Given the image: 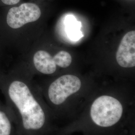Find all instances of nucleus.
I'll return each mask as SVG.
<instances>
[{
  "instance_id": "4",
  "label": "nucleus",
  "mask_w": 135,
  "mask_h": 135,
  "mask_svg": "<svg viewBox=\"0 0 135 135\" xmlns=\"http://www.w3.org/2000/svg\"><path fill=\"white\" fill-rule=\"evenodd\" d=\"M81 85L80 79L73 75H65L58 78L49 86V101L54 107L62 105L68 98L80 90Z\"/></svg>"
},
{
  "instance_id": "2",
  "label": "nucleus",
  "mask_w": 135,
  "mask_h": 135,
  "mask_svg": "<svg viewBox=\"0 0 135 135\" xmlns=\"http://www.w3.org/2000/svg\"><path fill=\"white\" fill-rule=\"evenodd\" d=\"M42 16L41 8L34 2L0 8V39L4 49L22 48L26 41V28L37 23Z\"/></svg>"
},
{
  "instance_id": "11",
  "label": "nucleus",
  "mask_w": 135,
  "mask_h": 135,
  "mask_svg": "<svg viewBox=\"0 0 135 135\" xmlns=\"http://www.w3.org/2000/svg\"><path fill=\"white\" fill-rule=\"evenodd\" d=\"M4 50V48L1 42V39H0V58L1 57L2 55V54H3V52Z\"/></svg>"
},
{
  "instance_id": "9",
  "label": "nucleus",
  "mask_w": 135,
  "mask_h": 135,
  "mask_svg": "<svg viewBox=\"0 0 135 135\" xmlns=\"http://www.w3.org/2000/svg\"><path fill=\"white\" fill-rule=\"evenodd\" d=\"M53 58L56 65L64 68L68 67L72 61L71 55L64 51H60L54 56Z\"/></svg>"
},
{
  "instance_id": "10",
  "label": "nucleus",
  "mask_w": 135,
  "mask_h": 135,
  "mask_svg": "<svg viewBox=\"0 0 135 135\" xmlns=\"http://www.w3.org/2000/svg\"><path fill=\"white\" fill-rule=\"evenodd\" d=\"M22 0H0V8L17 5Z\"/></svg>"
},
{
  "instance_id": "8",
  "label": "nucleus",
  "mask_w": 135,
  "mask_h": 135,
  "mask_svg": "<svg viewBox=\"0 0 135 135\" xmlns=\"http://www.w3.org/2000/svg\"><path fill=\"white\" fill-rule=\"evenodd\" d=\"M65 30L68 37L73 41H78L84 37L81 29L82 23L78 21L74 16L68 15L65 20Z\"/></svg>"
},
{
  "instance_id": "5",
  "label": "nucleus",
  "mask_w": 135,
  "mask_h": 135,
  "mask_svg": "<svg viewBox=\"0 0 135 135\" xmlns=\"http://www.w3.org/2000/svg\"><path fill=\"white\" fill-rule=\"evenodd\" d=\"M116 60L122 67H135V31L127 33L123 38L116 53Z\"/></svg>"
},
{
  "instance_id": "3",
  "label": "nucleus",
  "mask_w": 135,
  "mask_h": 135,
  "mask_svg": "<svg viewBox=\"0 0 135 135\" xmlns=\"http://www.w3.org/2000/svg\"><path fill=\"white\" fill-rule=\"evenodd\" d=\"M124 113V107L119 100L111 96L102 95L92 103L89 116L95 125L109 128L121 121Z\"/></svg>"
},
{
  "instance_id": "12",
  "label": "nucleus",
  "mask_w": 135,
  "mask_h": 135,
  "mask_svg": "<svg viewBox=\"0 0 135 135\" xmlns=\"http://www.w3.org/2000/svg\"><path fill=\"white\" fill-rule=\"evenodd\" d=\"M3 71V70L1 69V67H0V74H1V73Z\"/></svg>"
},
{
  "instance_id": "6",
  "label": "nucleus",
  "mask_w": 135,
  "mask_h": 135,
  "mask_svg": "<svg viewBox=\"0 0 135 135\" xmlns=\"http://www.w3.org/2000/svg\"><path fill=\"white\" fill-rule=\"evenodd\" d=\"M32 60L35 70L42 74L51 75L56 71L57 65L53 57L45 50H37L33 54Z\"/></svg>"
},
{
  "instance_id": "1",
  "label": "nucleus",
  "mask_w": 135,
  "mask_h": 135,
  "mask_svg": "<svg viewBox=\"0 0 135 135\" xmlns=\"http://www.w3.org/2000/svg\"><path fill=\"white\" fill-rule=\"evenodd\" d=\"M0 91L13 117L18 135H47L50 128L49 106L35 92L20 68L0 74Z\"/></svg>"
},
{
  "instance_id": "7",
  "label": "nucleus",
  "mask_w": 135,
  "mask_h": 135,
  "mask_svg": "<svg viewBox=\"0 0 135 135\" xmlns=\"http://www.w3.org/2000/svg\"><path fill=\"white\" fill-rule=\"evenodd\" d=\"M0 135H18L13 117L0 100Z\"/></svg>"
}]
</instances>
